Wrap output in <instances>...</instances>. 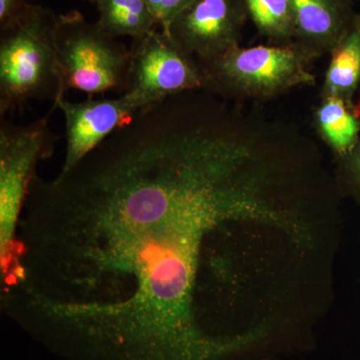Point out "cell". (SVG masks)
Instances as JSON below:
<instances>
[{"label":"cell","mask_w":360,"mask_h":360,"mask_svg":"<svg viewBox=\"0 0 360 360\" xmlns=\"http://www.w3.org/2000/svg\"><path fill=\"white\" fill-rule=\"evenodd\" d=\"M288 180L243 120L170 96L52 180L35 175L4 312L63 360H229L236 229L283 221Z\"/></svg>","instance_id":"cell-1"},{"label":"cell","mask_w":360,"mask_h":360,"mask_svg":"<svg viewBox=\"0 0 360 360\" xmlns=\"http://www.w3.org/2000/svg\"><path fill=\"white\" fill-rule=\"evenodd\" d=\"M56 15L28 4L0 28V115L13 113L32 101L65 96L56 44Z\"/></svg>","instance_id":"cell-2"},{"label":"cell","mask_w":360,"mask_h":360,"mask_svg":"<svg viewBox=\"0 0 360 360\" xmlns=\"http://www.w3.org/2000/svg\"><path fill=\"white\" fill-rule=\"evenodd\" d=\"M316 59L314 52L297 41L239 45L200 63L203 89L231 103H264L298 87L314 85L312 65Z\"/></svg>","instance_id":"cell-3"},{"label":"cell","mask_w":360,"mask_h":360,"mask_svg":"<svg viewBox=\"0 0 360 360\" xmlns=\"http://www.w3.org/2000/svg\"><path fill=\"white\" fill-rule=\"evenodd\" d=\"M56 44L65 94L70 89L89 96L127 91L130 51L98 23L89 22L78 11L60 14Z\"/></svg>","instance_id":"cell-4"},{"label":"cell","mask_w":360,"mask_h":360,"mask_svg":"<svg viewBox=\"0 0 360 360\" xmlns=\"http://www.w3.org/2000/svg\"><path fill=\"white\" fill-rule=\"evenodd\" d=\"M47 115L25 125L1 118L0 122V274L15 255L18 225L37 163L53 153L59 137Z\"/></svg>","instance_id":"cell-5"},{"label":"cell","mask_w":360,"mask_h":360,"mask_svg":"<svg viewBox=\"0 0 360 360\" xmlns=\"http://www.w3.org/2000/svg\"><path fill=\"white\" fill-rule=\"evenodd\" d=\"M129 51L124 94L142 108L174 94L205 89L200 63L160 28L134 39Z\"/></svg>","instance_id":"cell-6"},{"label":"cell","mask_w":360,"mask_h":360,"mask_svg":"<svg viewBox=\"0 0 360 360\" xmlns=\"http://www.w3.org/2000/svg\"><path fill=\"white\" fill-rule=\"evenodd\" d=\"M248 20L245 0H193L172 20L167 33L203 63L239 46Z\"/></svg>","instance_id":"cell-7"},{"label":"cell","mask_w":360,"mask_h":360,"mask_svg":"<svg viewBox=\"0 0 360 360\" xmlns=\"http://www.w3.org/2000/svg\"><path fill=\"white\" fill-rule=\"evenodd\" d=\"M52 105L63 111L65 120V158L59 174L77 167L85 156L143 108L124 94L117 98L94 99L89 96L82 103H72L65 96Z\"/></svg>","instance_id":"cell-8"},{"label":"cell","mask_w":360,"mask_h":360,"mask_svg":"<svg viewBox=\"0 0 360 360\" xmlns=\"http://www.w3.org/2000/svg\"><path fill=\"white\" fill-rule=\"evenodd\" d=\"M296 41L317 58L328 56L345 35L356 11L350 0H290Z\"/></svg>","instance_id":"cell-9"},{"label":"cell","mask_w":360,"mask_h":360,"mask_svg":"<svg viewBox=\"0 0 360 360\" xmlns=\"http://www.w3.org/2000/svg\"><path fill=\"white\" fill-rule=\"evenodd\" d=\"M328 56L319 97H338L354 110L360 89V13Z\"/></svg>","instance_id":"cell-10"},{"label":"cell","mask_w":360,"mask_h":360,"mask_svg":"<svg viewBox=\"0 0 360 360\" xmlns=\"http://www.w3.org/2000/svg\"><path fill=\"white\" fill-rule=\"evenodd\" d=\"M312 124L338 160L354 149L360 136V117L338 97H319L312 112Z\"/></svg>","instance_id":"cell-11"},{"label":"cell","mask_w":360,"mask_h":360,"mask_svg":"<svg viewBox=\"0 0 360 360\" xmlns=\"http://www.w3.org/2000/svg\"><path fill=\"white\" fill-rule=\"evenodd\" d=\"M96 6V22L115 39H141L158 28L146 0H98Z\"/></svg>","instance_id":"cell-12"},{"label":"cell","mask_w":360,"mask_h":360,"mask_svg":"<svg viewBox=\"0 0 360 360\" xmlns=\"http://www.w3.org/2000/svg\"><path fill=\"white\" fill-rule=\"evenodd\" d=\"M245 4L250 20L267 44L286 45L296 41L290 0H245Z\"/></svg>","instance_id":"cell-13"},{"label":"cell","mask_w":360,"mask_h":360,"mask_svg":"<svg viewBox=\"0 0 360 360\" xmlns=\"http://www.w3.org/2000/svg\"><path fill=\"white\" fill-rule=\"evenodd\" d=\"M354 112L360 117V89L355 98ZM338 161V186L360 202V136L354 149Z\"/></svg>","instance_id":"cell-14"},{"label":"cell","mask_w":360,"mask_h":360,"mask_svg":"<svg viewBox=\"0 0 360 360\" xmlns=\"http://www.w3.org/2000/svg\"><path fill=\"white\" fill-rule=\"evenodd\" d=\"M158 28L167 32L170 23L193 0H146Z\"/></svg>","instance_id":"cell-15"},{"label":"cell","mask_w":360,"mask_h":360,"mask_svg":"<svg viewBox=\"0 0 360 360\" xmlns=\"http://www.w3.org/2000/svg\"><path fill=\"white\" fill-rule=\"evenodd\" d=\"M28 4V0H0V28L6 27Z\"/></svg>","instance_id":"cell-16"},{"label":"cell","mask_w":360,"mask_h":360,"mask_svg":"<svg viewBox=\"0 0 360 360\" xmlns=\"http://www.w3.org/2000/svg\"><path fill=\"white\" fill-rule=\"evenodd\" d=\"M85 1H89V2H90V4H96L97 1H98V0H85Z\"/></svg>","instance_id":"cell-17"},{"label":"cell","mask_w":360,"mask_h":360,"mask_svg":"<svg viewBox=\"0 0 360 360\" xmlns=\"http://www.w3.org/2000/svg\"><path fill=\"white\" fill-rule=\"evenodd\" d=\"M350 1L355 2L356 0H350Z\"/></svg>","instance_id":"cell-18"}]
</instances>
